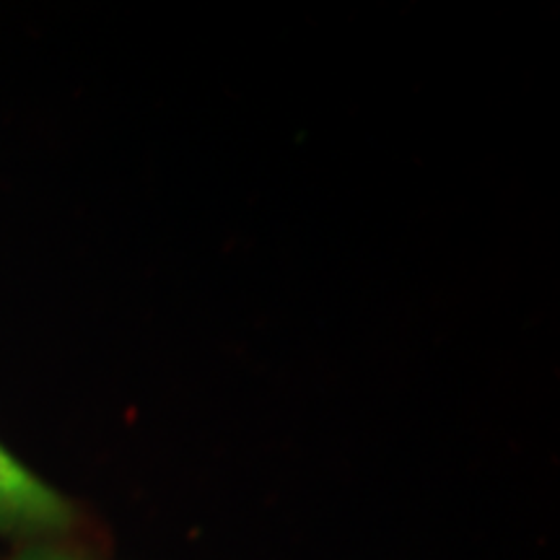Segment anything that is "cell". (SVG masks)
<instances>
[{
  "instance_id": "1",
  "label": "cell",
  "mask_w": 560,
  "mask_h": 560,
  "mask_svg": "<svg viewBox=\"0 0 560 560\" xmlns=\"http://www.w3.org/2000/svg\"><path fill=\"white\" fill-rule=\"evenodd\" d=\"M68 522V503L0 450V529L45 532Z\"/></svg>"
},
{
  "instance_id": "2",
  "label": "cell",
  "mask_w": 560,
  "mask_h": 560,
  "mask_svg": "<svg viewBox=\"0 0 560 560\" xmlns=\"http://www.w3.org/2000/svg\"><path fill=\"white\" fill-rule=\"evenodd\" d=\"M30 560H60V558H30Z\"/></svg>"
}]
</instances>
